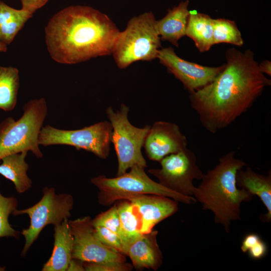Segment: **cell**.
Returning <instances> with one entry per match:
<instances>
[{"mask_svg": "<svg viewBox=\"0 0 271 271\" xmlns=\"http://www.w3.org/2000/svg\"><path fill=\"white\" fill-rule=\"evenodd\" d=\"M22 9L34 14L43 7L49 0H21Z\"/></svg>", "mask_w": 271, "mask_h": 271, "instance_id": "cell-30", "label": "cell"}, {"mask_svg": "<svg viewBox=\"0 0 271 271\" xmlns=\"http://www.w3.org/2000/svg\"><path fill=\"white\" fill-rule=\"evenodd\" d=\"M260 239V236L256 233H250L246 234L242 241L241 250L244 253L247 252Z\"/></svg>", "mask_w": 271, "mask_h": 271, "instance_id": "cell-31", "label": "cell"}, {"mask_svg": "<svg viewBox=\"0 0 271 271\" xmlns=\"http://www.w3.org/2000/svg\"><path fill=\"white\" fill-rule=\"evenodd\" d=\"M89 216L69 220L73 237L72 258L83 262H125L124 254L101 243L93 233Z\"/></svg>", "mask_w": 271, "mask_h": 271, "instance_id": "cell-11", "label": "cell"}, {"mask_svg": "<svg viewBox=\"0 0 271 271\" xmlns=\"http://www.w3.org/2000/svg\"><path fill=\"white\" fill-rule=\"evenodd\" d=\"M157 58L190 94L212 82L225 67V64L208 67L187 61L179 57L171 47L160 49Z\"/></svg>", "mask_w": 271, "mask_h": 271, "instance_id": "cell-12", "label": "cell"}, {"mask_svg": "<svg viewBox=\"0 0 271 271\" xmlns=\"http://www.w3.org/2000/svg\"><path fill=\"white\" fill-rule=\"evenodd\" d=\"M234 155L235 152L227 153L213 169L203 174L193 195L204 210L213 212L215 223L222 225L227 233L231 221L240 219L241 203L251 201L254 197L237 187V172L246 164Z\"/></svg>", "mask_w": 271, "mask_h": 271, "instance_id": "cell-3", "label": "cell"}, {"mask_svg": "<svg viewBox=\"0 0 271 271\" xmlns=\"http://www.w3.org/2000/svg\"><path fill=\"white\" fill-rule=\"evenodd\" d=\"M93 227L94 235L101 243L114 251L125 254L122 242L118 235L103 226Z\"/></svg>", "mask_w": 271, "mask_h": 271, "instance_id": "cell-27", "label": "cell"}, {"mask_svg": "<svg viewBox=\"0 0 271 271\" xmlns=\"http://www.w3.org/2000/svg\"><path fill=\"white\" fill-rule=\"evenodd\" d=\"M129 108L121 104L119 110L114 111L112 107L106 109V113L111 123L112 143L118 161L116 176L126 172L135 166L147 167L142 149L151 126L146 125L140 128L133 126L129 121Z\"/></svg>", "mask_w": 271, "mask_h": 271, "instance_id": "cell-7", "label": "cell"}, {"mask_svg": "<svg viewBox=\"0 0 271 271\" xmlns=\"http://www.w3.org/2000/svg\"><path fill=\"white\" fill-rule=\"evenodd\" d=\"M136 208L141 222V232L146 233L163 220L176 213L178 210V201L168 197L142 194L129 197Z\"/></svg>", "mask_w": 271, "mask_h": 271, "instance_id": "cell-14", "label": "cell"}, {"mask_svg": "<svg viewBox=\"0 0 271 271\" xmlns=\"http://www.w3.org/2000/svg\"><path fill=\"white\" fill-rule=\"evenodd\" d=\"M236 185L253 196H257L267 210L260 216V220L269 222L271 220V174L263 175L254 172L250 167L245 170H239L236 174Z\"/></svg>", "mask_w": 271, "mask_h": 271, "instance_id": "cell-18", "label": "cell"}, {"mask_svg": "<svg viewBox=\"0 0 271 271\" xmlns=\"http://www.w3.org/2000/svg\"><path fill=\"white\" fill-rule=\"evenodd\" d=\"M159 162L161 168L149 169V173L166 188L184 196H193L196 187L193 182L201 180L203 176L195 153L187 148L165 157Z\"/></svg>", "mask_w": 271, "mask_h": 271, "instance_id": "cell-10", "label": "cell"}, {"mask_svg": "<svg viewBox=\"0 0 271 271\" xmlns=\"http://www.w3.org/2000/svg\"><path fill=\"white\" fill-rule=\"evenodd\" d=\"M189 1H182L171 9L162 19L157 21V27L161 40L167 41L176 47L178 41L186 36L190 15Z\"/></svg>", "mask_w": 271, "mask_h": 271, "instance_id": "cell-17", "label": "cell"}, {"mask_svg": "<svg viewBox=\"0 0 271 271\" xmlns=\"http://www.w3.org/2000/svg\"><path fill=\"white\" fill-rule=\"evenodd\" d=\"M22 109L23 113L18 120L8 117L0 122V161L23 151H31L37 158L43 157L38 138L48 113L46 101L44 98L31 99Z\"/></svg>", "mask_w": 271, "mask_h": 271, "instance_id": "cell-4", "label": "cell"}, {"mask_svg": "<svg viewBox=\"0 0 271 271\" xmlns=\"http://www.w3.org/2000/svg\"><path fill=\"white\" fill-rule=\"evenodd\" d=\"M28 152L23 151L4 157L0 164V174L12 181L18 193L29 190L32 185V181L27 174L29 164L25 159Z\"/></svg>", "mask_w": 271, "mask_h": 271, "instance_id": "cell-19", "label": "cell"}, {"mask_svg": "<svg viewBox=\"0 0 271 271\" xmlns=\"http://www.w3.org/2000/svg\"><path fill=\"white\" fill-rule=\"evenodd\" d=\"M226 63L210 83L190 94L191 106L203 127L216 133L234 121L253 105L270 80L260 72L250 50L232 48Z\"/></svg>", "mask_w": 271, "mask_h": 271, "instance_id": "cell-1", "label": "cell"}, {"mask_svg": "<svg viewBox=\"0 0 271 271\" xmlns=\"http://www.w3.org/2000/svg\"><path fill=\"white\" fill-rule=\"evenodd\" d=\"M145 169L135 166L129 172L115 178H107L104 175L92 178L91 183L99 190L98 203L103 206H109L116 201L142 194L164 196L189 205L197 202L193 196L178 194L153 181L146 174Z\"/></svg>", "mask_w": 271, "mask_h": 271, "instance_id": "cell-6", "label": "cell"}, {"mask_svg": "<svg viewBox=\"0 0 271 271\" xmlns=\"http://www.w3.org/2000/svg\"><path fill=\"white\" fill-rule=\"evenodd\" d=\"M157 20L152 12L129 20L124 30L120 31L112 52L119 69H125L138 61H150L161 49Z\"/></svg>", "mask_w": 271, "mask_h": 271, "instance_id": "cell-5", "label": "cell"}, {"mask_svg": "<svg viewBox=\"0 0 271 271\" xmlns=\"http://www.w3.org/2000/svg\"><path fill=\"white\" fill-rule=\"evenodd\" d=\"M42 192L43 196L37 203L27 208L17 209L12 214L15 216L27 214L30 218L29 227L21 232L25 238L21 253L23 257L46 226L60 224L71 216L74 204L72 195L65 193L56 194L53 187H45Z\"/></svg>", "mask_w": 271, "mask_h": 271, "instance_id": "cell-8", "label": "cell"}, {"mask_svg": "<svg viewBox=\"0 0 271 271\" xmlns=\"http://www.w3.org/2000/svg\"><path fill=\"white\" fill-rule=\"evenodd\" d=\"M19 202L14 197H6L0 192V238L19 239L21 232L15 229L9 222V217L17 209Z\"/></svg>", "mask_w": 271, "mask_h": 271, "instance_id": "cell-25", "label": "cell"}, {"mask_svg": "<svg viewBox=\"0 0 271 271\" xmlns=\"http://www.w3.org/2000/svg\"><path fill=\"white\" fill-rule=\"evenodd\" d=\"M119 201L116 206L127 250L129 245L143 234L141 222L136 208L129 201Z\"/></svg>", "mask_w": 271, "mask_h": 271, "instance_id": "cell-23", "label": "cell"}, {"mask_svg": "<svg viewBox=\"0 0 271 271\" xmlns=\"http://www.w3.org/2000/svg\"><path fill=\"white\" fill-rule=\"evenodd\" d=\"M7 50V45L0 42V52H6Z\"/></svg>", "mask_w": 271, "mask_h": 271, "instance_id": "cell-34", "label": "cell"}, {"mask_svg": "<svg viewBox=\"0 0 271 271\" xmlns=\"http://www.w3.org/2000/svg\"><path fill=\"white\" fill-rule=\"evenodd\" d=\"M157 230L143 233L128 246L126 255L137 270H157L162 264L163 256L157 242Z\"/></svg>", "mask_w": 271, "mask_h": 271, "instance_id": "cell-15", "label": "cell"}, {"mask_svg": "<svg viewBox=\"0 0 271 271\" xmlns=\"http://www.w3.org/2000/svg\"><path fill=\"white\" fill-rule=\"evenodd\" d=\"M33 14L23 9L13 8L0 1V42L11 44Z\"/></svg>", "mask_w": 271, "mask_h": 271, "instance_id": "cell-21", "label": "cell"}, {"mask_svg": "<svg viewBox=\"0 0 271 271\" xmlns=\"http://www.w3.org/2000/svg\"><path fill=\"white\" fill-rule=\"evenodd\" d=\"M259 70L263 74L265 73L270 76L271 75V62L268 60H265L258 64Z\"/></svg>", "mask_w": 271, "mask_h": 271, "instance_id": "cell-33", "label": "cell"}, {"mask_svg": "<svg viewBox=\"0 0 271 271\" xmlns=\"http://www.w3.org/2000/svg\"><path fill=\"white\" fill-rule=\"evenodd\" d=\"M268 250L266 243L260 239L247 252L249 256L253 259H260L265 256Z\"/></svg>", "mask_w": 271, "mask_h": 271, "instance_id": "cell-29", "label": "cell"}, {"mask_svg": "<svg viewBox=\"0 0 271 271\" xmlns=\"http://www.w3.org/2000/svg\"><path fill=\"white\" fill-rule=\"evenodd\" d=\"M86 271H130L132 264L125 262H83Z\"/></svg>", "mask_w": 271, "mask_h": 271, "instance_id": "cell-28", "label": "cell"}, {"mask_svg": "<svg viewBox=\"0 0 271 271\" xmlns=\"http://www.w3.org/2000/svg\"><path fill=\"white\" fill-rule=\"evenodd\" d=\"M45 31L50 56L65 64L111 55L120 32L108 16L86 6L60 11L50 19Z\"/></svg>", "mask_w": 271, "mask_h": 271, "instance_id": "cell-2", "label": "cell"}, {"mask_svg": "<svg viewBox=\"0 0 271 271\" xmlns=\"http://www.w3.org/2000/svg\"><path fill=\"white\" fill-rule=\"evenodd\" d=\"M20 84L19 70L0 66V109L12 111L16 107Z\"/></svg>", "mask_w": 271, "mask_h": 271, "instance_id": "cell-22", "label": "cell"}, {"mask_svg": "<svg viewBox=\"0 0 271 271\" xmlns=\"http://www.w3.org/2000/svg\"><path fill=\"white\" fill-rule=\"evenodd\" d=\"M112 130L110 122L106 120L74 130L61 129L48 124L42 126L38 142L43 146H72L106 159L109 154Z\"/></svg>", "mask_w": 271, "mask_h": 271, "instance_id": "cell-9", "label": "cell"}, {"mask_svg": "<svg viewBox=\"0 0 271 271\" xmlns=\"http://www.w3.org/2000/svg\"><path fill=\"white\" fill-rule=\"evenodd\" d=\"M187 145L186 136L177 124L158 121L150 127L143 147L150 160L160 162L169 155L186 149Z\"/></svg>", "mask_w": 271, "mask_h": 271, "instance_id": "cell-13", "label": "cell"}, {"mask_svg": "<svg viewBox=\"0 0 271 271\" xmlns=\"http://www.w3.org/2000/svg\"><path fill=\"white\" fill-rule=\"evenodd\" d=\"M213 19L209 16L190 11L186 36L190 38L200 52L210 50L213 43Z\"/></svg>", "mask_w": 271, "mask_h": 271, "instance_id": "cell-20", "label": "cell"}, {"mask_svg": "<svg viewBox=\"0 0 271 271\" xmlns=\"http://www.w3.org/2000/svg\"><path fill=\"white\" fill-rule=\"evenodd\" d=\"M213 45L228 43L241 46L243 44L241 34L235 23L231 20L213 19Z\"/></svg>", "mask_w": 271, "mask_h": 271, "instance_id": "cell-24", "label": "cell"}, {"mask_svg": "<svg viewBox=\"0 0 271 271\" xmlns=\"http://www.w3.org/2000/svg\"><path fill=\"white\" fill-rule=\"evenodd\" d=\"M92 226H103L116 234L120 238L126 254L127 246L125 236L122 232L116 204H114L108 210L98 214L91 219Z\"/></svg>", "mask_w": 271, "mask_h": 271, "instance_id": "cell-26", "label": "cell"}, {"mask_svg": "<svg viewBox=\"0 0 271 271\" xmlns=\"http://www.w3.org/2000/svg\"><path fill=\"white\" fill-rule=\"evenodd\" d=\"M83 262L79 260L72 258L70 260L66 271H85Z\"/></svg>", "mask_w": 271, "mask_h": 271, "instance_id": "cell-32", "label": "cell"}, {"mask_svg": "<svg viewBox=\"0 0 271 271\" xmlns=\"http://www.w3.org/2000/svg\"><path fill=\"white\" fill-rule=\"evenodd\" d=\"M54 245L49 259L42 268V271H66L71 260L73 237L68 219L54 227Z\"/></svg>", "mask_w": 271, "mask_h": 271, "instance_id": "cell-16", "label": "cell"}]
</instances>
